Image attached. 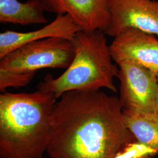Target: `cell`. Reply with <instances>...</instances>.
<instances>
[{"mask_svg":"<svg viewBox=\"0 0 158 158\" xmlns=\"http://www.w3.org/2000/svg\"><path fill=\"white\" fill-rule=\"evenodd\" d=\"M136 142L117 97L72 91L55 105L46 153L49 158H116Z\"/></svg>","mask_w":158,"mask_h":158,"instance_id":"cell-1","label":"cell"},{"mask_svg":"<svg viewBox=\"0 0 158 158\" xmlns=\"http://www.w3.org/2000/svg\"><path fill=\"white\" fill-rule=\"evenodd\" d=\"M57 102L50 93L0 95V158H44Z\"/></svg>","mask_w":158,"mask_h":158,"instance_id":"cell-2","label":"cell"},{"mask_svg":"<svg viewBox=\"0 0 158 158\" xmlns=\"http://www.w3.org/2000/svg\"><path fill=\"white\" fill-rule=\"evenodd\" d=\"M72 42L74 56L69 66L56 78L46 75L38 85V90L52 93L57 99L72 91L107 89L116 92L114 79L117 77L119 69L113 63L106 34L81 31Z\"/></svg>","mask_w":158,"mask_h":158,"instance_id":"cell-3","label":"cell"},{"mask_svg":"<svg viewBox=\"0 0 158 158\" xmlns=\"http://www.w3.org/2000/svg\"><path fill=\"white\" fill-rule=\"evenodd\" d=\"M74 56L71 40L51 38L29 43L6 55L0 59V70L29 73L45 68L67 69Z\"/></svg>","mask_w":158,"mask_h":158,"instance_id":"cell-4","label":"cell"},{"mask_svg":"<svg viewBox=\"0 0 158 158\" xmlns=\"http://www.w3.org/2000/svg\"><path fill=\"white\" fill-rule=\"evenodd\" d=\"M119 66L120 97L123 109L138 113L156 114L158 97L157 73L139 65L122 62Z\"/></svg>","mask_w":158,"mask_h":158,"instance_id":"cell-5","label":"cell"},{"mask_svg":"<svg viewBox=\"0 0 158 158\" xmlns=\"http://www.w3.org/2000/svg\"><path fill=\"white\" fill-rule=\"evenodd\" d=\"M111 21L106 35L115 38L127 28L158 36V1L108 0Z\"/></svg>","mask_w":158,"mask_h":158,"instance_id":"cell-6","label":"cell"},{"mask_svg":"<svg viewBox=\"0 0 158 158\" xmlns=\"http://www.w3.org/2000/svg\"><path fill=\"white\" fill-rule=\"evenodd\" d=\"M110 48L117 64L132 63L158 73V40L155 35L126 29L114 38Z\"/></svg>","mask_w":158,"mask_h":158,"instance_id":"cell-7","label":"cell"},{"mask_svg":"<svg viewBox=\"0 0 158 158\" xmlns=\"http://www.w3.org/2000/svg\"><path fill=\"white\" fill-rule=\"evenodd\" d=\"M45 11L68 15L85 32H105L111 21L108 0H40Z\"/></svg>","mask_w":158,"mask_h":158,"instance_id":"cell-8","label":"cell"},{"mask_svg":"<svg viewBox=\"0 0 158 158\" xmlns=\"http://www.w3.org/2000/svg\"><path fill=\"white\" fill-rule=\"evenodd\" d=\"M81 31L68 15H57L52 23L34 31H6L0 34V59L23 46L40 40L60 38L72 41Z\"/></svg>","mask_w":158,"mask_h":158,"instance_id":"cell-9","label":"cell"},{"mask_svg":"<svg viewBox=\"0 0 158 158\" xmlns=\"http://www.w3.org/2000/svg\"><path fill=\"white\" fill-rule=\"evenodd\" d=\"M45 7L40 0H0V22L22 25L44 24L48 22Z\"/></svg>","mask_w":158,"mask_h":158,"instance_id":"cell-10","label":"cell"},{"mask_svg":"<svg viewBox=\"0 0 158 158\" xmlns=\"http://www.w3.org/2000/svg\"><path fill=\"white\" fill-rule=\"evenodd\" d=\"M125 122L137 142L158 152V116L123 110Z\"/></svg>","mask_w":158,"mask_h":158,"instance_id":"cell-11","label":"cell"},{"mask_svg":"<svg viewBox=\"0 0 158 158\" xmlns=\"http://www.w3.org/2000/svg\"><path fill=\"white\" fill-rule=\"evenodd\" d=\"M35 74L36 72L19 73L0 70V90L3 93L8 88L25 87L30 83Z\"/></svg>","mask_w":158,"mask_h":158,"instance_id":"cell-12","label":"cell"},{"mask_svg":"<svg viewBox=\"0 0 158 158\" xmlns=\"http://www.w3.org/2000/svg\"><path fill=\"white\" fill-rule=\"evenodd\" d=\"M152 155H151V154H147V155H142L141 156H139V157H137L136 158H152Z\"/></svg>","mask_w":158,"mask_h":158,"instance_id":"cell-13","label":"cell"},{"mask_svg":"<svg viewBox=\"0 0 158 158\" xmlns=\"http://www.w3.org/2000/svg\"><path fill=\"white\" fill-rule=\"evenodd\" d=\"M157 76H158V73H157ZM156 114L158 116V97H157V101H156Z\"/></svg>","mask_w":158,"mask_h":158,"instance_id":"cell-14","label":"cell"}]
</instances>
